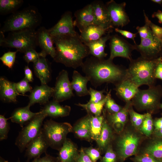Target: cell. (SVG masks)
Segmentation results:
<instances>
[{
	"label": "cell",
	"mask_w": 162,
	"mask_h": 162,
	"mask_svg": "<svg viewBox=\"0 0 162 162\" xmlns=\"http://www.w3.org/2000/svg\"><path fill=\"white\" fill-rule=\"evenodd\" d=\"M83 72L95 88L104 83L114 85L124 79L126 69L108 59L93 56L87 58L81 67Z\"/></svg>",
	"instance_id": "cell-1"
},
{
	"label": "cell",
	"mask_w": 162,
	"mask_h": 162,
	"mask_svg": "<svg viewBox=\"0 0 162 162\" xmlns=\"http://www.w3.org/2000/svg\"><path fill=\"white\" fill-rule=\"evenodd\" d=\"M52 37L56 50L53 59L57 63L76 69L81 66L84 59L90 55L88 47L82 41L79 34Z\"/></svg>",
	"instance_id": "cell-2"
},
{
	"label": "cell",
	"mask_w": 162,
	"mask_h": 162,
	"mask_svg": "<svg viewBox=\"0 0 162 162\" xmlns=\"http://www.w3.org/2000/svg\"><path fill=\"white\" fill-rule=\"evenodd\" d=\"M162 61V56L154 59H148L140 56L130 61L126 69L125 79L138 87L143 85L149 87L155 86V71L158 63Z\"/></svg>",
	"instance_id": "cell-3"
},
{
	"label": "cell",
	"mask_w": 162,
	"mask_h": 162,
	"mask_svg": "<svg viewBox=\"0 0 162 162\" xmlns=\"http://www.w3.org/2000/svg\"><path fill=\"white\" fill-rule=\"evenodd\" d=\"M42 17L37 8L30 6L12 14L0 29L4 33L25 29H35L40 24Z\"/></svg>",
	"instance_id": "cell-4"
},
{
	"label": "cell",
	"mask_w": 162,
	"mask_h": 162,
	"mask_svg": "<svg viewBox=\"0 0 162 162\" xmlns=\"http://www.w3.org/2000/svg\"><path fill=\"white\" fill-rule=\"evenodd\" d=\"M4 34L0 32V45L2 47L15 48L18 52L24 53L38 46L37 31L35 29L10 32L6 37Z\"/></svg>",
	"instance_id": "cell-5"
},
{
	"label": "cell",
	"mask_w": 162,
	"mask_h": 162,
	"mask_svg": "<svg viewBox=\"0 0 162 162\" xmlns=\"http://www.w3.org/2000/svg\"><path fill=\"white\" fill-rule=\"evenodd\" d=\"M72 130L73 127L69 123L58 122L50 119L44 122L41 133L49 147L59 151L67 135Z\"/></svg>",
	"instance_id": "cell-6"
},
{
	"label": "cell",
	"mask_w": 162,
	"mask_h": 162,
	"mask_svg": "<svg viewBox=\"0 0 162 162\" xmlns=\"http://www.w3.org/2000/svg\"><path fill=\"white\" fill-rule=\"evenodd\" d=\"M162 98V87L158 85L149 87L147 89H139L131 101L132 106L137 109L147 110L151 114L160 108Z\"/></svg>",
	"instance_id": "cell-7"
},
{
	"label": "cell",
	"mask_w": 162,
	"mask_h": 162,
	"mask_svg": "<svg viewBox=\"0 0 162 162\" xmlns=\"http://www.w3.org/2000/svg\"><path fill=\"white\" fill-rule=\"evenodd\" d=\"M46 117L40 111L19 132L15 144L20 152H23L30 142L40 133L43 122Z\"/></svg>",
	"instance_id": "cell-8"
},
{
	"label": "cell",
	"mask_w": 162,
	"mask_h": 162,
	"mask_svg": "<svg viewBox=\"0 0 162 162\" xmlns=\"http://www.w3.org/2000/svg\"><path fill=\"white\" fill-rule=\"evenodd\" d=\"M140 138L136 133L127 131L123 133L117 142L116 154L122 161L136 155L138 151Z\"/></svg>",
	"instance_id": "cell-9"
},
{
	"label": "cell",
	"mask_w": 162,
	"mask_h": 162,
	"mask_svg": "<svg viewBox=\"0 0 162 162\" xmlns=\"http://www.w3.org/2000/svg\"><path fill=\"white\" fill-rule=\"evenodd\" d=\"M135 50L141 57L154 59L162 56V40L152 33L147 38L141 40L140 44H134Z\"/></svg>",
	"instance_id": "cell-10"
},
{
	"label": "cell",
	"mask_w": 162,
	"mask_h": 162,
	"mask_svg": "<svg viewBox=\"0 0 162 162\" xmlns=\"http://www.w3.org/2000/svg\"><path fill=\"white\" fill-rule=\"evenodd\" d=\"M53 100L58 102L69 99L74 96L67 71L62 70L56 78Z\"/></svg>",
	"instance_id": "cell-11"
},
{
	"label": "cell",
	"mask_w": 162,
	"mask_h": 162,
	"mask_svg": "<svg viewBox=\"0 0 162 162\" xmlns=\"http://www.w3.org/2000/svg\"><path fill=\"white\" fill-rule=\"evenodd\" d=\"M110 55L108 59L112 61L116 57L126 58L130 61L131 52L135 50L134 45H132L123 38L117 34L111 36L109 39Z\"/></svg>",
	"instance_id": "cell-12"
},
{
	"label": "cell",
	"mask_w": 162,
	"mask_h": 162,
	"mask_svg": "<svg viewBox=\"0 0 162 162\" xmlns=\"http://www.w3.org/2000/svg\"><path fill=\"white\" fill-rule=\"evenodd\" d=\"M111 20L112 26L123 27L130 22L129 17L126 12V3H116L113 0L107 2L105 4Z\"/></svg>",
	"instance_id": "cell-13"
},
{
	"label": "cell",
	"mask_w": 162,
	"mask_h": 162,
	"mask_svg": "<svg viewBox=\"0 0 162 162\" xmlns=\"http://www.w3.org/2000/svg\"><path fill=\"white\" fill-rule=\"evenodd\" d=\"M72 14L69 11L65 12L62 16L58 22L52 27L48 29L52 36L70 35L76 36L79 34L75 31Z\"/></svg>",
	"instance_id": "cell-14"
},
{
	"label": "cell",
	"mask_w": 162,
	"mask_h": 162,
	"mask_svg": "<svg viewBox=\"0 0 162 162\" xmlns=\"http://www.w3.org/2000/svg\"><path fill=\"white\" fill-rule=\"evenodd\" d=\"M93 9L94 24L111 32L113 28L105 4L100 1H95L91 3Z\"/></svg>",
	"instance_id": "cell-15"
},
{
	"label": "cell",
	"mask_w": 162,
	"mask_h": 162,
	"mask_svg": "<svg viewBox=\"0 0 162 162\" xmlns=\"http://www.w3.org/2000/svg\"><path fill=\"white\" fill-rule=\"evenodd\" d=\"M49 145L44 137L41 131L40 133L27 146L25 154L26 162L32 159L40 157L43 153H46Z\"/></svg>",
	"instance_id": "cell-16"
},
{
	"label": "cell",
	"mask_w": 162,
	"mask_h": 162,
	"mask_svg": "<svg viewBox=\"0 0 162 162\" xmlns=\"http://www.w3.org/2000/svg\"><path fill=\"white\" fill-rule=\"evenodd\" d=\"M53 92V87H50L47 84L36 86L28 96L29 102L28 104L30 106L36 103L44 105L52 97Z\"/></svg>",
	"instance_id": "cell-17"
},
{
	"label": "cell",
	"mask_w": 162,
	"mask_h": 162,
	"mask_svg": "<svg viewBox=\"0 0 162 162\" xmlns=\"http://www.w3.org/2000/svg\"><path fill=\"white\" fill-rule=\"evenodd\" d=\"M74 16V26L77 27L80 32L88 26L94 24V12L91 4L76 11Z\"/></svg>",
	"instance_id": "cell-18"
},
{
	"label": "cell",
	"mask_w": 162,
	"mask_h": 162,
	"mask_svg": "<svg viewBox=\"0 0 162 162\" xmlns=\"http://www.w3.org/2000/svg\"><path fill=\"white\" fill-rule=\"evenodd\" d=\"M37 31L38 46L41 48L42 51L53 58L56 55V50L53 46L52 37L48 29L44 27H41Z\"/></svg>",
	"instance_id": "cell-19"
},
{
	"label": "cell",
	"mask_w": 162,
	"mask_h": 162,
	"mask_svg": "<svg viewBox=\"0 0 162 162\" xmlns=\"http://www.w3.org/2000/svg\"><path fill=\"white\" fill-rule=\"evenodd\" d=\"M115 86L114 90L116 95L126 103L130 101L139 89L133 83L125 78Z\"/></svg>",
	"instance_id": "cell-20"
},
{
	"label": "cell",
	"mask_w": 162,
	"mask_h": 162,
	"mask_svg": "<svg viewBox=\"0 0 162 162\" xmlns=\"http://www.w3.org/2000/svg\"><path fill=\"white\" fill-rule=\"evenodd\" d=\"M22 95L16 90L15 83L11 82L3 77L0 78V97L4 102L16 103L17 97Z\"/></svg>",
	"instance_id": "cell-21"
},
{
	"label": "cell",
	"mask_w": 162,
	"mask_h": 162,
	"mask_svg": "<svg viewBox=\"0 0 162 162\" xmlns=\"http://www.w3.org/2000/svg\"><path fill=\"white\" fill-rule=\"evenodd\" d=\"M46 56H40L33 63L34 74L40 81L41 84H47L51 79L50 65Z\"/></svg>",
	"instance_id": "cell-22"
},
{
	"label": "cell",
	"mask_w": 162,
	"mask_h": 162,
	"mask_svg": "<svg viewBox=\"0 0 162 162\" xmlns=\"http://www.w3.org/2000/svg\"><path fill=\"white\" fill-rule=\"evenodd\" d=\"M132 105L131 101L126 103L125 106L119 111L113 114L107 113L106 117L109 123L117 132L121 131L127 122L129 109Z\"/></svg>",
	"instance_id": "cell-23"
},
{
	"label": "cell",
	"mask_w": 162,
	"mask_h": 162,
	"mask_svg": "<svg viewBox=\"0 0 162 162\" xmlns=\"http://www.w3.org/2000/svg\"><path fill=\"white\" fill-rule=\"evenodd\" d=\"M71 110L70 106H63L61 105L59 102L52 100L45 105L40 111L45 114L47 117L55 118L69 116Z\"/></svg>",
	"instance_id": "cell-24"
},
{
	"label": "cell",
	"mask_w": 162,
	"mask_h": 162,
	"mask_svg": "<svg viewBox=\"0 0 162 162\" xmlns=\"http://www.w3.org/2000/svg\"><path fill=\"white\" fill-rule=\"evenodd\" d=\"M59 151L58 157L60 162H76L79 154L76 145L67 138Z\"/></svg>",
	"instance_id": "cell-25"
},
{
	"label": "cell",
	"mask_w": 162,
	"mask_h": 162,
	"mask_svg": "<svg viewBox=\"0 0 162 162\" xmlns=\"http://www.w3.org/2000/svg\"><path fill=\"white\" fill-rule=\"evenodd\" d=\"M111 36L109 32L97 40L84 44L88 47L90 54L98 58H104L107 55L105 52L106 43Z\"/></svg>",
	"instance_id": "cell-26"
},
{
	"label": "cell",
	"mask_w": 162,
	"mask_h": 162,
	"mask_svg": "<svg viewBox=\"0 0 162 162\" xmlns=\"http://www.w3.org/2000/svg\"><path fill=\"white\" fill-rule=\"evenodd\" d=\"M30 107L28 104L25 107L16 109L9 119L12 122L19 124L23 128L25 123H28L39 112H32L30 110Z\"/></svg>",
	"instance_id": "cell-27"
},
{
	"label": "cell",
	"mask_w": 162,
	"mask_h": 162,
	"mask_svg": "<svg viewBox=\"0 0 162 162\" xmlns=\"http://www.w3.org/2000/svg\"><path fill=\"white\" fill-rule=\"evenodd\" d=\"M111 32L94 24L86 27L80 35V38L84 44L97 40L104 35Z\"/></svg>",
	"instance_id": "cell-28"
},
{
	"label": "cell",
	"mask_w": 162,
	"mask_h": 162,
	"mask_svg": "<svg viewBox=\"0 0 162 162\" xmlns=\"http://www.w3.org/2000/svg\"><path fill=\"white\" fill-rule=\"evenodd\" d=\"M89 81L86 76H83L79 72L74 70L73 72L72 80L71 82L72 88L76 95L82 97L89 95L87 85Z\"/></svg>",
	"instance_id": "cell-29"
},
{
	"label": "cell",
	"mask_w": 162,
	"mask_h": 162,
	"mask_svg": "<svg viewBox=\"0 0 162 162\" xmlns=\"http://www.w3.org/2000/svg\"><path fill=\"white\" fill-rule=\"evenodd\" d=\"M90 114L78 120L73 127L72 132L78 138L88 141L92 140L90 130L89 119Z\"/></svg>",
	"instance_id": "cell-30"
},
{
	"label": "cell",
	"mask_w": 162,
	"mask_h": 162,
	"mask_svg": "<svg viewBox=\"0 0 162 162\" xmlns=\"http://www.w3.org/2000/svg\"><path fill=\"white\" fill-rule=\"evenodd\" d=\"M103 112V115L95 116L90 114L89 126L91 136L92 140L96 141L100 134L103 123L105 118L104 110Z\"/></svg>",
	"instance_id": "cell-31"
},
{
	"label": "cell",
	"mask_w": 162,
	"mask_h": 162,
	"mask_svg": "<svg viewBox=\"0 0 162 162\" xmlns=\"http://www.w3.org/2000/svg\"><path fill=\"white\" fill-rule=\"evenodd\" d=\"M112 136V129L105 118L104 121L100 134L96 141L100 151L106 150Z\"/></svg>",
	"instance_id": "cell-32"
},
{
	"label": "cell",
	"mask_w": 162,
	"mask_h": 162,
	"mask_svg": "<svg viewBox=\"0 0 162 162\" xmlns=\"http://www.w3.org/2000/svg\"><path fill=\"white\" fill-rule=\"evenodd\" d=\"M144 152L162 162V138L155 137L147 146Z\"/></svg>",
	"instance_id": "cell-33"
},
{
	"label": "cell",
	"mask_w": 162,
	"mask_h": 162,
	"mask_svg": "<svg viewBox=\"0 0 162 162\" xmlns=\"http://www.w3.org/2000/svg\"><path fill=\"white\" fill-rule=\"evenodd\" d=\"M22 0H0V14L6 15L17 11L22 5Z\"/></svg>",
	"instance_id": "cell-34"
},
{
	"label": "cell",
	"mask_w": 162,
	"mask_h": 162,
	"mask_svg": "<svg viewBox=\"0 0 162 162\" xmlns=\"http://www.w3.org/2000/svg\"><path fill=\"white\" fill-rule=\"evenodd\" d=\"M107 96L101 101L94 103L88 101L85 104L78 103L76 105L86 110L88 114L97 116L101 115L106 100Z\"/></svg>",
	"instance_id": "cell-35"
},
{
	"label": "cell",
	"mask_w": 162,
	"mask_h": 162,
	"mask_svg": "<svg viewBox=\"0 0 162 162\" xmlns=\"http://www.w3.org/2000/svg\"><path fill=\"white\" fill-rule=\"evenodd\" d=\"M146 114L145 118L139 130L142 134L149 137L153 132V120L151 114L148 112Z\"/></svg>",
	"instance_id": "cell-36"
},
{
	"label": "cell",
	"mask_w": 162,
	"mask_h": 162,
	"mask_svg": "<svg viewBox=\"0 0 162 162\" xmlns=\"http://www.w3.org/2000/svg\"><path fill=\"white\" fill-rule=\"evenodd\" d=\"M111 90L107 93V98L104 107L106 111L110 114L117 112L121 110L123 107L118 104L112 98Z\"/></svg>",
	"instance_id": "cell-37"
},
{
	"label": "cell",
	"mask_w": 162,
	"mask_h": 162,
	"mask_svg": "<svg viewBox=\"0 0 162 162\" xmlns=\"http://www.w3.org/2000/svg\"><path fill=\"white\" fill-rule=\"evenodd\" d=\"M132 105L128 111L130 119L132 125L136 129H139L141 126L146 116V113L140 114L135 111L132 108Z\"/></svg>",
	"instance_id": "cell-38"
},
{
	"label": "cell",
	"mask_w": 162,
	"mask_h": 162,
	"mask_svg": "<svg viewBox=\"0 0 162 162\" xmlns=\"http://www.w3.org/2000/svg\"><path fill=\"white\" fill-rule=\"evenodd\" d=\"M18 51H8L4 53L0 58L3 64L9 69H11L15 63L16 54Z\"/></svg>",
	"instance_id": "cell-39"
},
{
	"label": "cell",
	"mask_w": 162,
	"mask_h": 162,
	"mask_svg": "<svg viewBox=\"0 0 162 162\" xmlns=\"http://www.w3.org/2000/svg\"><path fill=\"white\" fill-rule=\"evenodd\" d=\"M23 58L28 64L31 62L33 63L36 62L41 56L47 55L42 51L38 52L35 49H29L24 53Z\"/></svg>",
	"instance_id": "cell-40"
},
{
	"label": "cell",
	"mask_w": 162,
	"mask_h": 162,
	"mask_svg": "<svg viewBox=\"0 0 162 162\" xmlns=\"http://www.w3.org/2000/svg\"><path fill=\"white\" fill-rule=\"evenodd\" d=\"M4 115H0V140H6L10 130V125Z\"/></svg>",
	"instance_id": "cell-41"
},
{
	"label": "cell",
	"mask_w": 162,
	"mask_h": 162,
	"mask_svg": "<svg viewBox=\"0 0 162 162\" xmlns=\"http://www.w3.org/2000/svg\"><path fill=\"white\" fill-rule=\"evenodd\" d=\"M90 99L89 101L94 103H99L103 100L106 97L104 93L106 92L105 89L100 91L95 90L91 87L88 89Z\"/></svg>",
	"instance_id": "cell-42"
},
{
	"label": "cell",
	"mask_w": 162,
	"mask_h": 162,
	"mask_svg": "<svg viewBox=\"0 0 162 162\" xmlns=\"http://www.w3.org/2000/svg\"><path fill=\"white\" fill-rule=\"evenodd\" d=\"M25 78L18 82L15 83L16 89L18 92L23 95L27 92H31L32 88Z\"/></svg>",
	"instance_id": "cell-43"
},
{
	"label": "cell",
	"mask_w": 162,
	"mask_h": 162,
	"mask_svg": "<svg viewBox=\"0 0 162 162\" xmlns=\"http://www.w3.org/2000/svg\"><path fill=\"white\" fill-rule=\"evenodd\" d=\"M143 13L145 22L148 24L154 34L158 38L162 40V27L152 22L146 16L144 10L143 11Z\"/></svg>",
	"instance_id": "cell-44"
},
{
	"label": "cell",
	"mask_w": 162,
	"mask_h": 162,
	"mask_svg": "<svg viewBox=\"0 0 162 162\" xmlns=\"http://www.w3.org/2000/svg\"><path fill=\"white\" fill-rule=\"evenodd\" d=\"M117 155L111 146H108L104 156L102 157L100 162H117Z\"/></svg>",
	"instance_id": "cell-45"
},
{
	"label": "cell",
	"mask_w": 162,
	"mask_h": 162,
	"mask_svg": "<svg viewBox=\"0 0 162 162\" xmlns=\"http://www.w3.org/2000/svg\"><path fill=\"white\" fill-rule=\"evenodd\" d=\"M85 153L93 161L96 162L99 159L102 157L100 151L97 149L92 147L83 148Z\"/></svg>",
	"instance_id": "cell-46"
},
{
	"label": "cell",
	"mask_w": 162,
	"mask_h": 162,
	"mask_svg": "<svg viewBox=\"0 0 162 162\" xmlns=\"http://www.w3.org/2000/svg\"><path fill=\"white\" fill-rule=\"evenodd\" d=\"M132 160L134 162H161L150 154L144 152L135 156Z\"/></svg>",
	"instance_id": "cell-47"
},
{
	"label": "cell",
	"mask_w": 162,
	"mask_h": 162,
	"mask_svg": "<svg viewBox=\"0 0 162 162\" xmlns=\"http://www.w3.org/2000/svg\"><path fill=\"white\" fill-rule=\"evenodd\" d=\"M136 28L139 33L141 40L147 38L152 32L148 24L146 23L144 26L142 27L138 26Z\"/></svg>",
	"instance_id": "cell-48"
},
{
	"label": "cell",
	"mask_w": 162,
	"mask_h": 162,
	"mask_svg": "<svg viewBox=\"0 0 162 162\" xmlns=\"http://www.w3.org/2000/svg\"><path fill=\"white\" fill-rule=\"evenodd\" d=\"M45 156L33 160L32 162H60L58 157H55L45 153Z\"/></svg>",
	"instance_id": "cell-49"
},
{
	"label": "cell",
	"mask_w": 162,
	"mask_h": 162,
	"mask_svg": "<svg viewBox=\"0 0 162 162\" xmlns=\"http://www.w3.org/2000/svg\"><path fill=\"white\" fill-rule=\"evenodd\" d=\"M115 31L118 33L125 38L132 40L135 44L136 43L135 40V38L136 37L137 33H134L129 31L123 30L118 28H116L115 29Z\"/></svg>",
	"instance_id": "cell-50"
},
{
	"label": "cell",
	"mask_w": 162,
	"mask_h": 162,
	"mask_svg": "<svg viewBox=\"0 0 162 162\" xmlns=\"http://www.w3.org/2000/svg\"><path fill=\"white\" fill-rule=\"evenodd\" d=\"M76 162H94L85 153L83 148L79 151V154Z\"/></svg>",
	"instance_id": "cell-51"
},
{
	"label": "cell",
	"mask_w": 162,
	"mask_h": 162,
	"mask_svg": "<svg viewBox=\"0 0 162 162\" xmlns=\"http://www.w3.org/2000/svg\"><path fill=\"white\" fill-rule=\"evenodd\" d=\"M25 78L29 82H32L33 80V77L32 70L28 65L26 66L24 68Z\"/></svg>",
	"instance_id": "cell-52"
},
{
	"label": "cell",
	"mask_w": 162,
	"mask_h": 162,
	"mask_svg": "<svg viewBox=\"0 0 162 162\" xmlns=\"http://www.w3.org/2000/svg\"><path fill=\"white\" fill-rule=\"evenodd\" d=\"M155 76L156 79H160L162 81V61L160 62L156 66Z\"/></svg>",
	"instance_id": "cell-53"
},
{
	"label": "cell",
	"mask_w": 162,
	"mask_h": 162,
	"mask_svg": "<svg viewBox=\"0 0 162 162\" xmlns=\"http://www.w3.org/2000/svg\"><path fill=\"white\" fill-rule=\"evenodd\" d=\"M154 131L162 129V117L155 118L153 121Z\"/></svg>",
	"instance_id": "cell-54"
},
{
	"label": "cell",
	"mask_w": 162,
	"mask_h": 162,
	"mask_svg": "<svg viewBox=\"0 0 162 162\" xmlns=\"http://www.w3.org/2000/svg\"><path fill=\"white\" fill-rule=\"evenodd\" d=\"M153 18H157L159 22L162 24V12L160 10H158L157 12H154L152 15Z\"/></svg>",
	"instance_id": "cell-55"
},
{
	"label": "cell",
	"mask_w": 162,
	"mask_h": 162,
	"mask_svg": "<svg viewBox=\"0 0 162 162\" xmlns=\"http://www.w3.org/2000/svg\"><path fill=\"white\" fill-rule=\"evenodd\" d=\"M154 133L155 137L162 138V129L154 131Z\"/></svg>",
	"instance_id": "cell-56"
},
{
	"label": "cell",
	"mask_w": 162,
	"mask_h": 162,
	"mask_svg": "<svg viewBox=\"0 0 162 162\" xmlns=\"http://www.w3.org/2000/svg\"><path fill=\"white\" fill-rule=\"evenodd\" d=\"M151 1L160 5L162 4V0H152Z\"/></svg>",
	"instance_id": "cell-57"
},
{
	"label": "cell",
	"mask_w": 162,
	"mask_h": 162,
	"mask_svg": "<svg viewBox=\"0 0 162 162\" xmlns=\"http://www.w3.org/2000/svg\"><path fill=\"white\" fill-rule=\"evenodd\" d=\"M0 162H8L7 160H5L1 157H0Z\"/></svg>",
	"instance_id": "cell-58"
},
{
	"label": "cell",
	"mask_w": 162,
	"mask_h": 162,
	"mask_svg": "<svg viewBox=\"0 0 162 162\" xmlns=\"http://www.w3.org/2000/svg\"><path fill=\"white\" fill-rule=\"evenodd\" d=\"M160 107L162 109V104H160Z\"/></svg>",
	"instance_id": "cell-59"
},
{
	"label": "cell",
	"mask_w": 162,
	"mask_h": 162,
	"mask_svg": "<svg viewBox=\"0 0 162 162\" xmlns=\"http://www.w3.org/2000/svg\"><path fill=\"white\" fill-rule=\"evenodd\" d=\"M16 162H20V160L19 159Z\"/></svg>",
	"instance_id": "cell-60"
}]
</instances>
